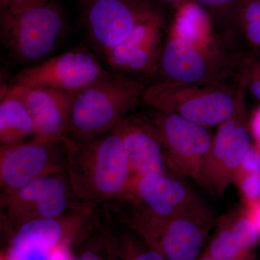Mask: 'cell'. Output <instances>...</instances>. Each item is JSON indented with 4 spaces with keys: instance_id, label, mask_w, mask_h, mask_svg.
Segmentation results:
<instances>
[{
    "instance_id": "cell-10",
    "label": "cell",
    "mask_w": 260,
    "mask_h": 260,
    "mask_svg": "<svg viewBox=\"0 0 260 260\" xmlns=\"http://www.w3.org/2000/svg\"><path fill=\"white\" fill-rule=\"evenodd\" d=\"M110 74L93 53L79 48L20 70L11 85L78 93Z\"/></svg>"
},
{
    "instance_id": "cell-2",
    "label": "cell",
    "mask_w": 260,
    "mask_h": 260,
    "mask_svg": "<svg viewBox=\"0 0 260 260\" xmlns=\"http://www.w3.org/2000/svg\"><path fill=\"white\" fill-rule=\"evenodd\" d=\"M65 27L64 11L52 0L10 2L2 10V42L13 59L25 68L53 56Z\"/></svg>"
},
{
    "instance_id": "cell-18",
    "label": "cell",
    "mask_w": 260,
    "mask_h": 260,
    "mask_svg": "<svg viewBox=\"0 0 260 260\" xmlns=\"http://www.w3.org/2000/svg\"><path fill=\"white\" fill-rule=\"evenodd\" d=\"M237 210L217 223V229L205 252L213 260H251L259 234L249 217Z\"/></svg>"
},
{
    "instance_id": "cell-14",
    "label": "cell",
    "mask_w": 260,
    "mask_h": 260,
    "mask_svg": "<svg viewBox=\"0 0 260 260\" xmlns=\"http://www.w3.org/2000/svg\"><path fill=\"white\" fill-rule=\"evenodd\" d=\"M85 23L102 53L121 44L140 23L161 11L150 0H86Z\"/></svg>"
},
{
    "instance_id": "cell-30",
    "label": "cell",
    "mask_w": 260,
    "mask_h": 260,
    "mask_svg": "<svg viewBox=\"0 0 260 260\" xmlns=\"http://www.w3.org/2000/svg\"><path fill=\"white\" fill-rule=\"evenodd\" d=\"M257 141H258V143H259V146H260V140H257Z\"/></svg>"
},
{
    "instance_id": "cell-12",
    "label": "cell",
    "mask_w": 260,
    "mask_h": 260,
    "mask_svg": "<svg viewBox=\"0 0 260 260\" xmlns=\"http://www.w3.org/2000/svg\"><path fill=\"white\" fill-rule=\"evenodd\" d=\"M162 11L142 22L116 47L103 53L115 74L144 81L158 75L167 34Z\"/></svg>"
},
{
    "instance_id": "cell-25",
    "label": "cell",
    "mask_w": 260,
    "mask_h": 260,
    "mask_svg": "<svg viewBox=\"0 0 260 260\" xmlns=\"http://www.w3.org/2000/svg\"><path fill=\"white\" fill-rule=\"evenodd\" d=\"M239 172L259 174L260 152L257 148L251 147L246 152L238 171Z\"/></svg>"
},
{
    "instance_id": "cell-23",
    "label": "cell",
    "mask_w": 260,
    "mask_h": 260,
    "mask_svg": "<svg viewBox=\"0 0 260 260\" xmlns=\"http://www.w3.org/2000/svg\"><path fill=\"white\" fill-rule=\"evenodd\" d=\"M203 7L210 15L222 20V27L232 20L242 0H192Z\"/></svg>"
},
{
    "instance_id": "cell-29",
    "label": "cell",
    "mask_w": 260,
    "mask_h": 260,
    "mask_svg": "<svg viewBox=\"0 0 260 260\" xmlns=\"http://www.w3.org/2000/svg\"><path fill=\"white\" fill-rule=\"evenodd\" d=\"M3 3H10V2H18V1H22V0H3Z\"/></svg>"
},
{
    "instance_id": "cell-21",
    "label": "cell",
    "mask_w": 260,
    "mask_h": 260,
    "mask_svg": "<svg viewBox=\"0 0 260 260\" xmlns=\"http://www.w3.org/2000/svg\"><path fill=\"white\" fill-rule=\"evenodd\" d=\"M114 234L116 260H165L161 254L150 247L138 234L121 224L116 226L110 216Z\"/></svg>"
},
{
    "instance_id": "cell-24",
    "label": "cell",
    "mask_w": 260,
    "mask_h": 260,
    "mask_svg": "<svg viewBox=\"0 0 260 260\" xmlns=\"http://www.w3.org/2000/svg\"><path fill=\"white\" fill-rule=\"evenodd\" d=\"M234 184L239 185L243 196L249 201H255L260 198V176L257 173L239 172Z\"/></svg>"
},
{
    "instance_id": "cell-28",
    "label": "cell",
    "mask_w": 260,
    "mask_h": 260,
    "mask_svg": "<svg viewBox=\"0 0 260 260\" xmlns=\"http://www.w3.org/2000/svg\"><path fill=\"white\" fill-rule=\"evenodd\" d=\"M198 260H213L205 251L203 254L200 255V257L198 258Z\"/></svg>"
},
{
    "instance_id": "cell-15",
    "label": "cell",
    "mask_w": 260,
    "mask_h": 260,
    "mask_svg": "<svg viewBox=\"0 0 260 260\" xmlns=\"http://www.w3.org/2000/svg\"><path fill=\"white\" fill-rule=\"evenodd\" d=\"M158 75L161 78L158 81L179 85L233 80L198 47L168 31Z\"/></svg>"
},
{
    "instance_id": "cell-19",
    "label": "cell",
    "mask_w": 260,
    "mask_h": 260,
    "mask_svg": "<svg viewBox=\"0 0 260 260\" xmlns=\"http://www.w3.org/2000/svg\"><path fill=\"white\" fill-rule=\"evenodd\" d=\"M34 135L30 113L17 88L10 85L5 89L0 101V144L23 143Z\"/></svg>"
},
{
    "instance_id": "cell-3",
    "label": "cell",
    "mask_w": 260,
    "mask_h": 260,
    "mask_svg": "<svg viewBox=\"0 0 260 260\" xmlns=\"http://www.w3.org/2000/svg\"><path fill=\"white\" fill-rule=\"evenodd\" d=\"M112 205L117 221L134 232L205 205L187 184L169 174L132 177L124 194Z\"/></svg>"
},
{
    "instance_id": "cell-20",
    "label": "cell",
    "mask_w": 260,
    "mask_h": 260,
    "mask_svg": "<svg viewBox=\"0 0 260 260\" xmlns=\"http://www.w3.org/2000/svg\"><path fill=\"white\" fill-rule=\"evenodd\" d=\"M70 260H116L114 234L106 210L97 223L71 246Z\"/></svg>"
},
{
    "instance_id": "cell-6",
    "label": "cell",
    "mask_w": 260,
    "mask_h": 260,
    "mask_svg": "<svg viewBox=\"0 0 260 260\" xmlns=\"http://www.w3.org/2000/svg\"><path fill=\"white\" fill-rule=\"evenodd\" d=\"M101 205L83 202L57 218L29 222L6 236L1 260H49L56 248L73 246L96 224Z\"/></svg>"
},
{
    "instance_id": "cell-13",
    "label": "cell",
    "mask_w": 260,
    "mask_h": 260,
    "mask_svg": "<svg viewBox=\"0 0 260 260\" xmlns=\"http://www.w3.org/2000/svg\"><path fill=\"white\" fill-rule=\"evenodd\" d=\"M217 222L206 205L155 224L138 233L165 260H198Z\"/></svg>"
},
{
    "instance_id": "cell-4",
    "label": "cell",
    "mask_w": 260,
    "mask_h": 260,
    "mask_svg": "<svg viewBox=\"0 0 260 260\" xmlns=\"http://www.w3.org/2000/svg\"><path fill=\"white\" fill-rule=\"evenodd\" d=\"M145 82L112 74L75 94L68 137L84 141L112 131L136 107Z\"/></svg>"
},
{
    "instance_id": "cell-9",
    "label": "cell",
    "mask_w": 260,
    "mask_h": 260,
    "mask_svg": "<svg viewBox=\"0 0 260 260\" xmlns=\"http://www.w3.org/2000/svg\"><path fill=\"white\" fill-rule=\"evenodd\" d=\"M245 103L218 126L209 153L193 179L213 196H223L229 186L234 184L243 158L251 148L245 124Z\"/></svg>"
},
{
    "instance_id": "cell-17",
    "label": "cell",
    "mask_w": 260,
    "mask_h": 260,
    "mask_svg": "<svg viewBox=\"0 0 260 260\" xmlns=\"http://www.w3.org/2000/svg\"><path fill=\"white\" fill-rule=\"evenodd\" d=\"M13 85L23 99L34 122L36 138H68L70 114L76 93L40 87Z\"/></svg>"
},
{
    "instance_id": "cell-16",
    "label": "cell",
    "mask_w": 260,
    "mask_h": 260,
    "mask_svg": "<svg viewBox=\"0 0 260 260\" xmlns=\"http://www.w3.org/2000/svg\"><path fill=\"white\" fill-rule=\"evenodd\" d=\"M122 140L133 177L171 174L160 137L148 115L129 114L116 126Z\"/></svg>"
},
{
    "instance_id": "cell-7",
    "label": "cell",
    "mask_w": 260,
    "mask_h": 260,
    "mask_svg": "<svg viewBox=\"0 0 260 260\" xmlns=\"http://www.w3.org/2000/svg\"><path fill=\"white\" fill-rule=\"evenodd\" d=\"M83 203L75 195L66 172L39 178L17 190L1 193L2 232L6 237L24 224L60 217Z\"/></svg>"
},
{
    "instance_id": "cell-26",
    "label": "cell",
    "mask_w": 260,
    "mask_h": 260,
    "mask_svg": "<svg viewBox=\"0 0 260 260\" xmlns=\"http://www.w3.org/2000/svg\"><path fill=\"white\" fill-rule=\"evenodd\" d=\"M251 128H252L253 134H254L256 139L260 140V108L256 112L254 118H253Z\"/></svg>"
},
{
    "instance_id": "cell-8",
    "label": "cell",
    "mask_w": 260,
    "mask_h": 260,
    "mask_svg": "<svg viewBox=\"0 0 260 260\" xmlns=\"http://www.w3.org/2000/svg\"><path fill=\"white\" fill-rule=\"evenodd\" d=\"M70 140L34 138L0 147V188L9 193L28 183L65 172Z\"/></svg>"
},
{
    "instance_id": "cell-5",
    "label": "cell",
    "mask_w": 260,
    "mask_h": 260,
    "mask_svg": "<svg viewBox=\"0 0 260 260\" xmlns=\"http://www.w3.org/2000/svg\"><path fill=\"white\" fill-rule=\"evenodd\" d=\"M141 101L152 109L174 113L208 129L232 118L245 98L234 80L203 85L158 81L146 87Z\"/></svg>"
},
{
    "instance_id": "cell-1",
    "label": "cell",
    "mask_w": 260,
    "mask_h": 260,
    "mask_svg": "<svg viewBox=\"0 0 260 260\" xmlns=\"http://www.w3.org/2000/svg\"><path fill=\"white\" fill-rule=\"evenodd\" d=\"M65 172L78 199L99 205L120 199L133 177L115 128L84 141L70 140Z\"/></svg>"
},
{
    "instance_id": "cell-22",
    "label": "cell",
    "mask_w": 260,
    "mask_h": 260,
    "mask_svg": "<svg viewBox=\"0 0 260 260\" xmlns=\"http://www.w3.org/2000/svg\"><path fill=\"white\" fill-rule=\"evenodd\" d=\"M237 82L244 95L249 93L260 102V52L245 58L239 69Z\"/></svg>"
},
{
    "instance_id": "cell-27",
    "label": "cell",
    "mask_w": 260,
    "mask_h": 260,
    "mask_svg": "<svg viewBox=\"0 0 260 260\" xmlns=\"http://www.w3.org/2000/svg\"><path fill=\"white\" fill-rule=\"evenodd\" d=\"M254 224H255L258 232L260 234V203L256 205L254 213V219L251 218Z\"/></svg>"
},
{
    "instance_id": "cell-11",
    "label": "cell",
    "mask_w": 260,
    "mask_h": 260,
    "mask_svg": "<svg viewBox=\"0 0 260 260\" xmlns=\"http://www.w3.org/2000/svg\"><path fill=\"white\" fill-rule=\"evenodd\" d=\"M153 110L148 116L161 140L169 172L194 179L209 153L213 137L207 128L177 114Z\"/></svg>"
}]
</instances>
